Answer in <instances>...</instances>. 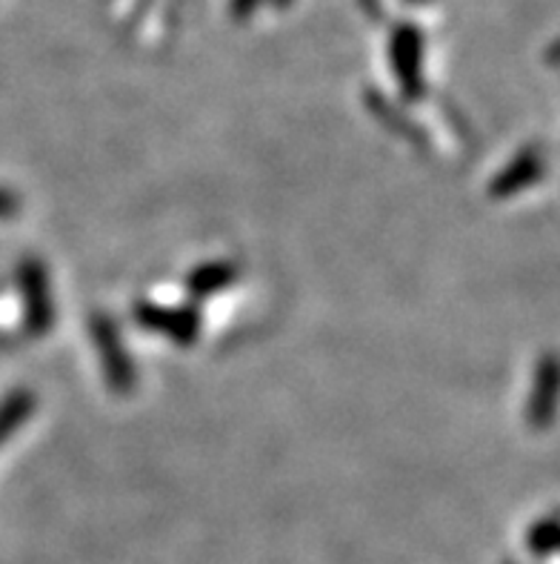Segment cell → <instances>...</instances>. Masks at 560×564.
Wrapping results in <instances>:
<instances>
[{
  "label": "cell",
  "mask_w": 560,
  "mask_h": 564,
  "mask_svg": "<svg viewBox=\"0 0 560 564\" xmlns=\"http://www.w3.org/2000/svg\"><path fill=\"white\" fill-rule=\"evenodd\" d=\"M35 404L37 399L32 390H14V393L0 401V444L9 442L14 430L35 413Z\"/></svg>",
  "instance_id": "obj_8"
},
{
  "label": "cell",
  "mask_w": 560,
  "mask_h": 564,
  "mask_svg": "<svg viewBox=\"0 0 560 564\" xmlns=\"http://www.w3.org/2000/svg\"><path fill=\"white\" fill-rule=\"evenodd\" d=\"M138 324H143L152 333L172 338L175 344H191L200 333V315L195 307H164V304H138Z\"/></svg>",
  "instance_id": "obj_4"
},
{
  "label": "cell",
  "mask_w": 560,
  "mask_h": 564,
  "mask_svg": "<svg viewBox=\"0 0 560 564\" xmlns=\"http://www.w3.org/2000/svg\"><path fill=\"white\" fill-rule=\"evenodd\" d=\"M234 281H238V267L229 264V261H209V264H200L198 270L191 272L186 286H189L191 295L206 299V295H215L220 293V290H227Z\"/></svg>",
  "instance_id": "obj_7"
},
{
  "label": "cell",
  "mask_w": 560,
  "mask_h": 564,
  "mask_svg": "<svg viewBox=\"0 0 560 564\" xmlns=\"http://www.w3.org/2000/svg\"><path fill=\"white\" fill-rule=\"evenodd\" d=\"M18 213H21V195L0 186V218H12Z\"/></svg>",
  "instance_id": "obj_10"
},
{
  "label": "cell",
  "mask_w": 560,
  "mask_h": 564,
  "mask_svg": "<svg viewBox=\"0 0 560 564\" xmlns=\"http://www.w3.org/2000/svg\"><path fill=\"white\" fill-rule=\"evenodd\" d=\"M92 341L95 350H98L100 365H103V376H107V384L112 393L129 395L135 390V367H132V358H129L127 347L121 341V329L114 327V322L109 315L98 313L92 315Z\"/></svg>",
  "instance_id": "obj_2"
},
{
  "label": "cell",
  "mask_w": 560,
  "mask_h": 564,
  "mask_svg": "<svg viewBox=\"0 0 560 564\" xmlns=\"http://www.w3.org/2000/svg\"><path fill=\"white\" fill-rule=\"evenodd\" d=\"M529 542H532V547L538 553L558 551V547H560V524L558 522H540L538 528L532 530Z\"/></svg>",
  "instance_id": "obj_9"
},
{
  "label": "cell",
  "mask_w": 560,
  "mask_h": 564,
  "mask_svg": "<svg viewBox=\"0 0 560 564\" xmlns=\"http://www.w3.org/2000/svg\"><path fill=\"white\" fill-rule=\"evenodd\" d=\"M18 286L23 299V324L29 336H46L55 324V301H52L50 272L37 258H23L18 264Z\"/></svg>",
  "instance_id": "obj_1"
},
{
  "label": "cell",
  "mask_w": 560,
  "mask_h": 564,
  "mask_svg": "<svg viewBox=\"0 0 560 564\" xmlns=\"http://www.w3.org/2000/svg\"><path fill=\"white\" fill-rule=\"evenodd\" d=\"M547 170V161H543V152L538 147H529V150L520 152L504 172H497V178L492 181V189L490 193L495 198H506V195H515L526 186H532L535 181L543 175Z\"/></svg>",
  "instance_id": "obj_6"
},
{
  "label": "cell",
  "mask_w": 560,
  "mask_h": 564,
  "mask_svg": "<svg viewBox=\"0 0 560 564\" xmlns=\"http://www.w3.org/2000/svg\"><path fill=\"white\" fill-rule=\"evenodd\" d=\"M392 61H395V75L400 80V89L409 100H418L424 95V75H420V35L404 29L397 32L392 43Z\"/></svg>",
  "instance_id": "obj_5"
},
{
  "label": "cell",
  "mask_w": 560,
  "mask_h": 564,
  "mask_svg": "<svg viewBox=\"0 0 560 564\" xmlns=\"http://www.w3.org/2000/svg\"><path fill=\"white\" fill-rule=\"evenodd\" d=\"M560 410V356L547 352L535 367L532 393L526 399V422L535 430H547L554 424Z\"/></svg>",
  "instance_id": "obj_3"
}]
</instances>
